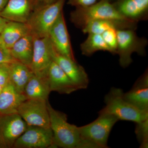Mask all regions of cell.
<instances>
[{
    "instance_id": "cell-1",
    "label": "cell",
    "mask_w": 148,
    "mask_h": 148,
    "mask_svg": "<svg viewBox=\"0 0 148 148\" xmlns=\"http://www.w3.org/2000/svg\"><path fill=\"white\" fill-rule=\"evenodd\" d=\"M70 19L76 27L80 29L89 21L98 19L113 21L118 25L119 29L136 30L138 24L122 16L112 3L107 0H99L87 7L76 8L70 14Z\"/></svg>"
},
{
    "instance_id": "cell-2",
    "label": "cell",
    "mask_w": 148,
    "mask_h": 148,
    "mask_svg": "<svg viewBox=\"0 0 148 148\" xmlns=\"http://www.w3.org/2000/svg\"><path fill=\"white\" fill-rule=\"evenodd\" d=\"M47 105L56 148H95L83 138L79 127L68 122L66 114L53 109L48 101Z\"/></svg>"
},
{
    "instance_id": "cell-3",
    "label": "cell",
    "mask_w": 148,
    "mask_h": 148,
    "mask_svg": "<svg viewBox=\"0 0 148 148\" xmlns=\"http://www.w3.org/2000/svg\"><path fill=\"white\" fill-rule=\"evenodd\" d=\"M123 90L112 87L104 99L106 106L99 113L108 114L116 117L119 121L133 122L135 123L148 119V112L137 108L124 97Z\"/></svg>"
},
{
    "instance_id": "cell-4",
    "label": "cell",
    "mask_w": 148,
    "mask_h": 148,
    "mask_svg": "<svg viewBox=\"0 0 148 148\" xmlns=\"http://www.w3.org/2000/svg\"><path fill=\"white\" fill-rule=\"evenodd\" d=\"M66 0H57L35 8L26 24L30 32L37 38L49 37L51 29L63 12Z\"/></svg>"
},
{
    "instance_id": "cell-5",
    "label": "cell",
    "mask_w": 148,
    "mask_h": 148,
    "mask_svg": "<svg viewBox=\"0 0 148 148\" xmlns=\"http://www.w3.org/2000/svg\"><path fill=\"white\" fill-rule=\"evenodd\" d=\"M133 29H118L116 54L119 56L120 65L127 68L132 62V53H136L144 56L148 44L147 38L138 36Z\"/></svg>"
},
{
    "instance_id": "cell-6",
    "label": "cell",
    "mask_w": 148,
    "mask_h": 148,
    "mask_svg": "<svg viewBox=\"0 0 148 148\" xmlns=\"http://www.w3.org/2000/svg\"><path fill=\"white\" fill-rule=\"evenodd\" d=\"M118 121L112 115L99 112V116L94 121L79 127L80 132L83 138L92 144L95 148H108L109 136L114 125Z\"/></svg>"
},
{
    "instance_id": "cell-7",
    "label": "cell",
    "mask_w": 148,
    "mask_h": 148,
    "mask_svg": "<svg viewBox=\"0 0 148 148\" xmlns=\"http://www.w3.org/2000/svg\"><path fill=\"white\" fill-rule=\"evenodd\" d=\"M47 101L27 99L19 106L17 113L29 126L50 128Z\"/></svg>"
},
{
    "instance_id": "cell-8",
    "label": "cell",
    "mask_w": 148,
    "mask_h": 148,
    "mask_svg": "<svg viewBox=\"0 0 148 148\" xmlns=\"http://www.w3.org/2000/svg\"><path fill=\"white\" fill-rule=\"evenodd\" d=\"M14 148H56L51 128L29 126L15 141Z\"/></svg>"
},
{
    "instance_id": "cell-9",
    "label": "cell",
    "mask_w": 148,
    "mask_h": 148,
    "mask_svg": "<svg viewBox=\"0 0 148 148\" xmlns=\"http://www.w3.org/2000/svg\"><path fill=\"white\" fill-rule=\"evenodd\" d=\"M34 47L30 68L35 75L46 76L53 61V46L49 37H34Z\"/></svg>"
},
{
    "instance_id": "cell-10",
    "label": "cell",
    "mask_w": 148,
    "mask_h": 148,
    "mask_svg": "<svg viewBox=\"0 0 148 148\" xmlns=\"http://www.w3.org/2000/svg\"><path fill=\"white\" fill-rule=\"evenodd\" d=\"M53 61L60 66L76 86L78 90L87 88L89 78L84 68L73 60L58 53L53 47Z\"/></svg>"
},
{
    "instance_id": "cell-11",
    "label": "cell",
    "mask_w": 148,
    "mask_h": 148,
    "mask_svg": "<svg viewBox=\"0 0 148 148\" xmlns=\"http://www.w3.org/2000/svg\"><path fill=\"white\" fill-rule=\"evenodd\" d=\"M49 37L58 53L75 60L63 12L51 29Z\"/></svg>"
},
{
    "instance_id": "cell-12",
    "label": "cell",
    "mask_w": 148,
    "mask_h": 148,
    "mask_svg": "<svg viewBox=\"0 0 148 148\" xmlns=\"http://www.w3.org/2000/svg\"><path fill=\"white\" fill-rule=\"evenodd\" d=\"M28 125L18 113L3 116L0 123L1 136L5 148H12Z\"/></svg>"
},
{
    "instance_id": "cell-13",
    "label": "cell",
    "mask_w": 148,
    "mask_h": 148,
    "mask_svg": "<svg viewBox=\"0 0 148 148\" xmlns=\"http://www.w3.org/2000/svg\"><path fill=\"white\" fill-rule=\"evenodd\" d=\"M36 7V0H8L0 16L9 21L26 23Z\"/></svg>"
},
{
    "instance_id": "cell-14",
    "label": "cell",
    "mask_w": 148,
    "mask_h": 148,
    "mask_svg": "<svg viewBox=\"0 0 148 148\" xmlns=\"http://www.w3.org/2000/svg\"><path fill=\"white\" fill-rule=\"evenodd\" d=\"M117 11L125 18L138 23L148 17V0H117L112 3Z\"/></svg>"
},
{
    "instance_id": "cell-15",
    "label": "cell",
    "mask_w": 148,
    "mask_h": 148,
    "mask_svg": "<svg viewBox=\"0 0 148 148\" xmlns=\"http://www.w3.org/2000/svg\"><path fill=\"white\" fill-rule=\"evenodd\" d=\"M46 75L51 92L55 91L60 94H70L78 90L55 61L51 62L47 69Z\"/></svg>"
},
{
    "instance_id": "cell-16",
    "label": "cell",
    "mask_w": 148,
    "mask_h": 148,
    "mask_svg": "<svg viewBox=\"0 0 148 148\" xmlns=\"http://www.w3.org/2000/svg\"><path fill=\"white\" fill-rule=\"evenodd\" d=\"M126 101L140 110L148 112V71L138 78L128 92L124 93Z\"/></svg>"
},
{
    "instance_id": "cell-17",
    "label": "cell",
    "mask_w": 148,
    "mask_h": 148,
    "mask_svg": "<svg viewBox=\"0 0 148 148\" xmlns=\"http://www.w3.org/2000/svg\"><path fill=\"white\" fill-rule=\"evenodd\" d=\"M27 99L24 94L17 92L10 82L0 92V116L17 113L19 106Z\"/></svg>"
},
{
    "instance_id": "cell-18",
    "label": "cell",
    "mask_w": 148,
    "mask_h": 148,
    "mask_svg": "<svg viewBox=\"0 0 148 148\" xmlns=\"http://www.w3.org/2000/svg\"><path fill=\"white\" fill-rule=\"evenodd\" d=\"M51 91L47 75L40 76L33 73L24 88L27 99L47 101Z\"/></svg>"
},
{
    "instance_id": "cell-19",
    "label": "cell",
    "mask_w": 148,
    "mask_h": 148,
    "mask_svg": "<svg viewBox=\"0 0 148 148\" xmlns=\"http://www.w3.org/2000/svg\"><path fill=\"white\" fill-rule=\"evenodd\" d=\"M34 47V37L31 33L24 36L10 49L11 55L14 60L30 67Z\"/></svg>"
},
{
    "instance_id": "cell-20",
    "label": "cell",
    "mask_w": 148,
    "mask_h": 148,
    "mask_svg": "<svg viewBox=\"0 0 148 148\" xmlns=\"http://www.w3.org/2000/svg\"><path fill=\"white\" fill-rule=\"evenodd\" d=\"M10 82L19 93L23 94L24 88L34 73L30 67L14 60L9 64Z\"/></svg>"
},
{
    "instance_id": "cell-21",
    "label": "cell",
    "mask_w": 148,
    "mask_h": 148,
    "mask_svg": "<svg viewBox=\"0 0 148 148\" xmlns=\"http://www.w3.org/2000/svg\"><path fill=\"white\" fill-rule=\"evenodd\" d=\"M30 33L26 23L8 21L0 33V37L10 49L17 41Z\"/></svg>"
},
{
    "instance_id": "cell-22",
    "label": "cell",
    "mask_w": 148,
    "mask_h": 148,
    "mask_svg": "<svg viewBox=\"0 0 148 148\" xmlns=\"http://www.w3.org/2000/svg\"><path fill=\"white\" fill-rule=\"evenodd\" d=\"M80 48L83 55L86 56H90L101 51L111 52L101 35L96 34H88L86 39L81 44Z\"/></svg>"
},
{
    "instance_id": "cell-23",
    "label": "cell",
    "mask_w": 148,
    "mask_h": 148,
    "mask_svg": "<svg viewBox=\"0 0 148 148\" xmlns=\"http://www.w3.org/2000/svg\"><path fill=\"white\" fill-rule=\"evenodd\" d=\"M111 29H119L118 25L108 20L98 19L89 21L82 29L84 34H96L102 35L104 32Z\"/></svg>"
},
{
    "instance_id": "cell-24",
    "label": "cell",
    "mask_w": 148,
    "mask_h": 148,
    "mask_svg": "<svg viewBox=\"0 0 148 148\" xmlns=\"http://www.w3.org/2000/svg\"><path fill=\"white\" fill-rule=\"evenodd\" d=\"M135 133L140 144V148L148 147V119L136 123Z\"/></svg>"
},
{
    "instance_id": "cell-25",
    "label": "cell",
    "mask_w": 148,
    "mask_h": 148,
    "mask_svg": "<svg viewBox=\"0 0 148 148\" xmlns=\"http://www.w3.org/2000/svg\"><path fill=\"white\" fill-rule=\"evenodd\" d=\"M104 41L110 50V53L116 54L117 48V29H111L107 30L101 35Z\"/></svg>"
},
{
    "instance_id": "cell-26",
    "label": "cell",
    "mask_w": 148,
    "mask_h": 148,
    "mask_svg": "<svg viewBox=\"0 0 148 148\" xmlns=\"http://www.w3.org/2000/svg\"><path fill=\"white\" fill-rule=\"evenodd\" d=\"M14 60L0 37V65L10 64Z\"/></svg>"
},
{
    "instance_id": "cell-27",
    "label": "cell",
    "mask_w": 148,
    "mask_h": 148,
    "mask_svg": "<svg viewBox=\"0 0 148 148\" xmlns=\"http://www.w3.org/2000/svg\"><path fill=\"white\" fill-rule=\"evenodd\" d=\"M10 82L9 64L0 65V85L3 87Z\"/></svg>"
},
{
    "instance_id": "cell-28",
    "label": "cell",
    "mask_w": 148,
    "mask_h": 148,
    "mask_svg": "<svg viewBox=\"0 0 148 148\" xmlns=\"http://www.w3.org/2000/svg\"><path fill=\"white\" fill-rule=\"evenodd\" d=\"M99 0H68L67 3L75 8H84L90 6Z\"/></svg>"
},
{
    "instance_id": "cell-29",
    "label": "cell",
    "mask_w": 148,
    "mask_h": 148,
    "mask_svg": "<svg viewBox=\"0 0 148 148\" xmlns=\"http://www.w3.org/2000/svg\"><path fill=\"white\" fill-rule=\"evenodd\" d=\"M57 1V0H36V7L35 8L40 6L52 3Z\"/></svg>"
},
{
    "instance_id": "cell-30",
    "label": "cell",
    "mask_w": 148,
    "mask_h": 148,
    "mask_svg": "<svg viewBox=\"0 0 148 148\" xmlns=\"http://www.w3.org/2000/svg\"><path fill=\"white\" fill-rule=\"evenodd\" d=\"M8 20L0 16V33L1 32L4 27L7 23Z\"/></svg>"
},
{
    "instance_id": "cell-31",
    "label": "cell",
    "mask_w": 148,
    "mask_h": 148,
    "mask_svg": "<svg viewBox=\"0 0 148 148\" xmlns=\"http://www.w3.org/2000/svg\"><path fill=\"white\" fill-rule=\"evenodd\" d=\"M8 1V0H0V12L4 8Z\"/></svg>"
},
{
    "instance_id": "cell-32",
    "label": "cell",
    "mask_w": 148,
    "mask_h": 148,
    "mask_svg": "<svg viewBox=\"0 0 148 148\" xmlns=\"http://www.w3.org/2000/svg\"><path fill=\"white\" fill-rule=\"evenodd\" d=\"M1 116H0V123H1ZM0 148H5L1 136V130H0Z\"/></svg>"
},
{
    "instance_id": "cell-33",
    "label": "cell",
    "mask_w": 148,
    "mask_h": 148,
    "mask_svg": "<svg viewBox=\"0 0 148 148\" xmlns=\"http://www.w3.org/2000/svg\"><path fill=\"white\" fill-rule=\"evenodd\" d=\"M107 1H108L112 3L116 1L117 0H107Z\"/></svg>"
},
{
    "instance_id": "cell-34",
    "label": "cell",
    "mask_w": 148,
    "mask_h": 148,
    "mask_svg": "<svg viewBox=\"0 0 148 148\" xmlns=\"http://www.w3.org/2000/svg\"><path fill=\"white\" fill-rule=\"evenodd\" d=\"M3 88V87L1 86L0 85V92L2 90Z\"/></svg>"
}]
</instances>
